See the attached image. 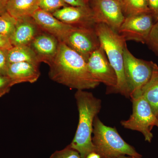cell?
<instances>
[{
	"instance_id": "obj_28",
	"label": "cell",
	"mask_w": 158,
	"mask_h": 158,
	"mask_svg": "<svg viewBox=\"0 0 158 158\" xmlns=\"http://www.w3.org/2000/svg\"><path fill=\"white\" fill-rule=\"evenodd\" d=\"M12 47L9 38L0 34V49L9 50Z\"/></svg>"
},
{
	"instance_id": "obj_30",
	"label": "cell",
	"mask_w": 158,
	"mask_h": 158,
	"mask_svg": "<svg viewBox=\"0 0 158 158\" xmlns=\"http://www.w3.org/2000/svg\"><path fill=\"white\" fill-rule=\"evenodd\" d=\"M86 158H101V157L97 153L92 152L89 154Z\"/></svg>"
},
{
	"instance_id": "obj_8",
	"label": "cell",
	"mask_w": 158,
	"mask_h": 158,
	"mask_svg": "<svg viewBox=\"0 0 158 158\" xmlns=\"http://www.w3.org/2000/svg\"><path fill=\"white\" fill-rule=\"evenodd\" d=\"M95 24L103 23L118 32L125 19L121 0H90Z\"/></svg>"
},
{
	"instance_id": "obj_32",
	"label": "cell",
	"mask_w": 158,
	"mask_h": 158,
	"mask_svg": "<svg viewBox=\"0 0 158 158\" xmlns=\"http://www.w3.org/2000/svg\"><path fill=\"white\" fill-rule=\"evenodd\" d=\"M132 158H141V157H132Z\"/></svg>"
},
{
	"instance_id": "obj_24",
	"label": "cell",
	"mask_w": 158,
	"mask_h": 158,
	"mask_svg": "<svg viewBox=\"0 0 158 158\" xmlns=\"http://www.w3.org/2000/svg\"><path fill=\"white\" fill-rule=\"evenodd\" d=\"M14 86L12 81L7 76L0 74V98L9 93Z\"/></svg>"
},
{
	"instance_id": "obj_29",
	"label": "cell",
	"mask_w": 158,
	"mask_h": 158,
	"mask_svg": "<svg viewBox=\"0 0 158 158\" xmlns=\"http://www.w3.org/2000/svg\"><path fill=\"white\" fill-rule=\"evenodd\" d=\"M9 0H0V15L6 11V7Z\"/></svg>"
},
{
	"instance_id": "obj_9",
	"label": "cell",
	"mask_w": 158,
	"mask_h": 158,
	"mask_svg": "<svg viewBox=\"0 0 158 158\" xmlns=\"http://www.w3.org/2000/svg\"><path fill=\"white\" fill-rule=\"evenodd\" d=\"M63 43L81 55L87 62L90 55L101 46L94 27H74Z\"/></svg>"
},
{
	"instance_id": "obj_13",
	"label": "cell",
	"mask_w": 158,
	"mask_h": 158,
	"mask_svg": "<svg viewBox=\"0 0 158 158\" xmlns=\"http://www.w3.org/2000/svg\"><path fill=\"white\" fill-rule=\"evenodd\" d=\"M59 41L56 37L46 32H40L30 46L36 53L40 62L48 65L58 52Z\"/></svg>"
},
{
	"instance_id": "obj_7",
	"label": "cell",
	"mask_w": 158,
	"mask_h": 158,
	"mask_svg": "<svg viewBox=\"0 0 158 158\" xmlns=\"http://www.w3.org/2000/svg\"><path fill=\"white\" fill-rule=\"evenodd\" d=\"M155 23L151 12L131 15L125 18L117 33L126 41L146 44Z\"/></svg>"
},
{
	"instance_id": "obj_15",
	"label": "cell",
	"mask_w": 158,
	"mask_h": 158,
	"mask_svg": "<svg viewBox=\"0 0 158 158\" xmlns=\"http://www.w3.org/2000/svg\"><path fill=\"white\" fill-rule=\"evenodd\" d=\"M41 31L32 17L18 19L14 32L9 39L13 46H30Z\"/></svg>"
},
{
	"instance_id": "obj_12",
	"label": "cell",
	"mask_w": 158,
	"mask_h": 158,
	"mask_svg": "<svg viewBox=\"0 0 158 158\" xmlns=\"http://www.w3.org/2000/svg\"><path fill=\"white\" fill-rule=\"evenodd\" d=\"M41 31L56 37L60 42H64L74 27L59 20L52 13L38 9L32 17Z\"/></svg>"
},
{
	"instance_id": "obj_25",
	"label": "cell",
	"mask_w": 158,
	"mask_h": 158,
	"mask_svg": "<svg viewBox=\"0 0 158 158\" xmlns=\"http://www.w3.org/2000/svg\"><path fill=\"white\" fill-rule=\"evenodd\" d=\"M8 49H0V74L7 76V69L9 63L8 62Z\"/></svg>"
},
{
	"instance_id": "obj_1",
	"label": "cell",
	"mask_w": 158,
	"mask_h": 158,
	"mask_svg": "<svg viewBox=\"0 0 158 158\" xmlns=\"http://www.w3.org/2000/svg\"><path fill=\"white\" fill-rule=\"evenodd\" d=\"M48 65L50 78L70 89H94L100 84L92 77L86 60L64 43L59 41L56 55Z\"/></svg>"
},
{
	"instance_id": "obj_10",
	"label": "cell",
	"mask_w": 158,
	"mask_h": 158,
	"mask_svg": "<svg viewBox=\"0 0 158 158\" xmlns=\"http://www.w3.org/2000/svg\"><path fill=\"white\" fill-rule=\"evenodd\" d=\"M88 69L94 78L106 85L109 90L117 85V77L106 52L101 46L90 55L87 61Z\"/></svg>"
},
{
	"instance_id": "obj_21",
	"label": "cell",
	"mask_w": 158,
	"mask_h": 158,
	"mask_svg": "<svg viewBox=\"0 0 158 158\" xmlns=\"http://www.w3.org/2000/svg\"><path fill=\"white\" fill-rule=\"evenodd\" d=\"M68 6H69L63 0H40L39 8L53 14L57 10Z\"/></svg>"
},
{
	"instance_id": "obj_5",
	"label": "cell",
	"mask_w": 158,
	"mask_h": 158,
	"mask_svg": "<svg viewBox=\"0 0 158 158\" xmlns=\"http://www.w3.org/2000/svg\"><path fill=\"white\" fill-rule=\"evenodd\" d=\"M130 98L133 103L132 114L128 120L122 121L121 124L125 128L142 133L145 141L151 143L153 138L152 130L154 127H158V118L142 94H133Z\"/></svg>"
},
{
	"instance_id": "obj_26",
	"label": "cell",
	"mask_w": 158,
	"mask_h": 158,
	"mask_svg": "<svg viewBox=\"0 0 158 158\" xmlns=\"http://www.w3.org/2000/svg\"><path fill=\"white\" fill-rule=\"evenodd\" d=\"M148 3L151 12L156 22L158 20V0H148Z\"/></svg>"
},
{
	"instance_id": "obj_27",
	"label": "cell",
	"mask_w": 158,
	"mask_h": 158,
	"mask_svg": "<svg viewBox=\"0 0 158 158\" xmlns=\"http://www.w3.org/2000/svg\"><path fill=\"white\" fill-rule=\"evenodd\" d=\"M69 6H89L90 0H63Z\"/></svg>"
},
{
	"instance_id": "obj_4",
	"label": "cell",
	"mask_w": 158,
	"mask_h": 158,
	"mask_svg": "<svg viewBox=\"0 0 158 158\" xmlns=\"http://www.w3.org/2000/svg\"><path fill=\"white\" fill-rule=\"evenodd\" d=\"M93 134L92 140L95 152L101 158L126 155L141 157L134 147L122 138L115 128L105 125L97 116L94 121Z\"/></svg>"
},
{
	"instance_id": "obj_14",
	"label": "cell",
	"mask_w": 158,
	"mask_h": 158,
	"mask_svg": "<svg viewBox=\"0 0 158 158\" xmlns=\"http://www.w3.org/2000/svg\"><path fill=\"white\" fill-rule=\"evenodd\" d=\"M39 65L28 62L9 63L7 76L13 85L23 83H34L40 76Z\"/></svg>"
},
{
	"instance_id": "obj_18",
	"label": "cell",
	"mask_w": 158,
	"mask_h": 158,
	"mask_svg": "<svg viewBox=\"0 0 158 158\" xmlns=\"http://www.w3.org/2000/svg\"><path fill=\"white\" fill-rule=\"evenodd\" d=\"M9 63L28 62L39 65L40 62L36 53L30 46H15L8 50Z\"/></svg>"
},
{
	"instance_id": "obj_33",
	"label": "cell",
	"mask_w": 158,
	"mask_h": 158,
	"mask_svg": "<svg viewBox=\"0 0 158 158\" xmlns=\"http://www.w3.org/2000/svg\"></svg>"
},
{
	"instance_id": "obj_2",
	"label": "cell",
	"mask_w": 158,
	"mask_h": 158,
	"mask_svg": "<svg viewBox=\"0 0 158 158\" xmlns=\"http://www.w3.org/2000/svg\"><path fill=\"white\" fill-rule=\"evenodd\" d=\"M75 98L79 112V123L69 144L79 153L81 158H86L90 153L95 152L92 140L93 123L101 109L102 102L93 94L85 90H77Z\"/></svg>"
},
{
	"instance_id": "obj_22",
	"label": "cell",
	"mask_w": 158,
	"mask_h": 158,
	"mask_svg": "<svg viewBox=\"0 0 158 158\" xmlns=\"http://www.w3.org/2000/svg\"><path fill=\"white\" fill-rule=\"evenodd\" d=\"M49 158H81V157L79 153L69 144L63 149L54 152Z\"/></svg>"
},
{
	"instance_id": "obj_11",
	"label": "cell",
	"mask_w": 158,
	"mask_h": 158,
	"mask_svg": "<svg viewBox=\"0 0 158 158\" xmlns=\"http://www.w3.org/2000/svg\"><path fill=\"white\" fill-rule=\"evenodd\" d=\"M52 15L62 22L73 27H90L96 24L90 6H66Z\"/></svg>"
},
{
	"instance_id": "obj_23",
	"label": "cell",
	"mask_w": 158,
	"mask_h": 158,
	"mask_svg": "<svg viewBox=\"0 0 158 158\" xmlns=\"http://www.w3.org/2000/svg\"><path fill=\"white\" fill-rule=\"evenodd\" d=\"M146 44L158 56V20L153 26Z\"/></svg>"
},
{
	"instance_id": "obj_17",
	"label": "cell",
	"mask_w": 158,
	"mask_h": 158,
	"mask_svg": "<svg viewBox=\"0 0 158 158\" xmlns=\"http://www.w3.org/2000/svg\"><path fill=\"white\" fill-rule=\"evenodd\" d=\"M134 93L140 94L144 96L158 118V66L156 63L154 64L152 75L149 81Z\"/></svg>"
},
{
	"instance_id": "obj_3",
	"label": "cell",
	"mask_w": 158,
	"mask_h": 158,
	"mask_svg": "<svg viewBox=\"0 0 158 158\" xmlns=\"http://www.w3.org/2000/svg\"><path fill=\"white\" fill-rule=\"evenodd\" d=\"M94 28L99 39L101 46L105 51L117 77V85L115 88L108 90L109 93H120L130 98L131 94L126 78L123 59L126 41L117 32L105 24H96Z\"/></svg>"
},
{
	"instance_id": "obj_20",
	"label": "cell",
	"mask_w": 158,
	"mask_h": 158,
	"mask_svg": "<svg viewBox=\"0 0 158 158\" xmlns=\"http://www.w3.org/2000/svg\"><path fill=\"white\" fill-rule=\"evenodd\" d=\"M17 23V19L7 11L0 15V34L10 39L14 32Z\"/></svg>"
},
{
	"instance_id": "obj_6",
	"label": "cell",
	"mask_w": 158,
	"mask_h": 158,
	"mask_svg": "<svg viewBox=\"0 0 158 158\" xmlns=\"http://www.w3.org/2000/svg\"><path fill=\"white\" fill-rule=\"evenodd\" d=\"M123 59L125 74L131 96L149 81L154 62L136 58L129 50L127 45L124 49Z\"/></svg>"
},
{
	"instance_id": "obj_16",
	"label": "cell",
	"mask_w": 158,
	"mask_h": 158,
	"mask_svg": "<svg viewBox=\"0 0 158 158\" xmlns=\"http://www.w3.org/2000/svg\"><path fill=\"white\" fill-rule=\"evenodd\" d=\"M40 0H9L6 11L16 19L32 17L39 9Z\"/></svg>"
},
{
	"instance_id": "obj_31",
	"label": "cell",
	"mask_w": 158,
	"mask_h": 158,
	"mask_svg": "<svg viewBox=\"0 0 158 158\" xmlns=\"http://www.w3.org/2000/svg\"><path fill=\"white\" fill-rule=\"evenodd\" d=\"M132 158V157H127L126 156H120L117 157L115 158Z\"/></svg>"
},
{
	"instance_id": "obj_19",
	"label": "cell",
	"mask_w": 158,
	"mask_h": 158,
	"mask_svg": "<svg viewBox=\"0 0 158 158\" xmlns=\"http://www.w3.org/2000/svg\"><path fill=\"white\" fill-rule=\"evenodd\" d=\"M125 17L151 12L148 0H121Z\"/></svg>"
}]
</instances>
